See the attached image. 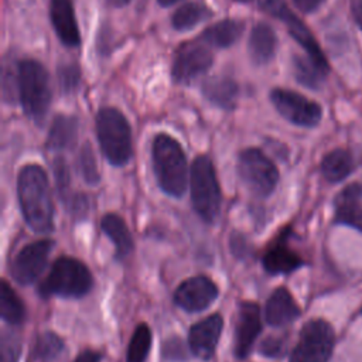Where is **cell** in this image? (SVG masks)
I'll list each match as a JSON object with an SVG mask.
<instances>
[{"instance_id": "1", "label": "cell", "mask_w": 362, "mask_h": 362, "mask_svg": "<svg viewBox=\"0 0 362 362\" xmlns=\"http://www.w3.org/2000/svg\"><path fill=\"white\" fill-rule=\"evenodd\" d=\"M17 197L27 225L37 233L54 229V205L44 168L38 164L24 165L17 177Z\"/></svg>"}, {"instance_id": "2", "label": "cell", "mask_w": 362, "mask_h": 362, "mask_svg": "<svg viewBox=\"0 0 362 362\" xmlns=\"http://www.w3.org/2000/svg\"><path fill=\"white\" fill-rule=\"evenodd\" d=\"M151 157L158 187L167 195L180 198L187 188V158L181 144L160 133L153 140Z\"/></svg>"}, {"instance_id": "3", "label": "cell", "mask_w": 362, "mask_h": 362, "mask_svg": "<svg viewBox=\"0 0 362 362\" xmlns=\"http://www.w3.org/2000/svg\"><path fill=\"white\" fill-rule=\"evenodd\" d=\"M18 99L25 115L41 124L51 105V86L47 69L35 59L18 61Z\"/></svg>"}, {"instance_id": "4", "label": "cell", "mask_w": 362, "mask_h": 362, "mask_svg": "<svg viewBox=\"0 0 362 362\" xmlns=\"http://www.w3.org/2000/svg\"><path fill=\"white\" fill-rule=\"evenodd\" d=\"M96 136L103 156L112 165L127 164L132 157V129L116 107H102L96 115Z\"/></svg>"}, {"instance_id": "5", "label": "cell", "mask_w": 362, "mask_h": 362, "mask_svg": "<svg viewBox=\"0 0 362 362\" xmlns=\"http://www.w3.org/2000/svg\"><path fill=\"white\" fill-rule=\"evenodd\" d=\"M92 274L78 259L62 256L57 259L40 286V294L45 297L58 296L64 298H79L89 293Z\"/></svg>"}, {"instance_id": "6", "label": "cell", "mask_w": 362, "mask_h": 362, "mask_svg": "<svg viewBox=\"0 0 362 362\" xmlns=\"http://www.w3.org/2000/svg\"><path fill=\"white\" fill-rule=\"evenodd\" d=\"M191 202L198 216L214 223L221 212V188L208 156H198L191 167Z\"/></svg>"}, {"instance_id": "7", "label": "cell", "mask_w": 362, "mask_h": 362, "mask_svg": "<svg viewBox=\"0 0 362 362\" xmlns=\"http://www.w3.org/2000/svg\"><path fill=\"white\" fill-rule=\"evenodd\" d=\"M238 174L243 184L262 198L269 197L279 181V170L274 163L262 150L255 147L239 153Z\"/></svg>"}, {"instance_id": "8", "label": "cell", "mask_w": 362, "mask_h": 362, "mask_svg": "<svg viewBox=\"0 0 362 362\" xmlns=\"http://www.w3.org/2000/svg\"><path fill=\"white\" fill-rule=\"evenodd\" d=\"M334 349V331L324 320H311L300 331L290 362H328Z\"/></svg>"}, {"instance_id": "9", "label": "cell", "mask_w": 362, "mask_h": 362, "mask_svg": "<svg viewBox=\"0 0 362 362\" xmlns=\"http://www.w3.org/2000/svg\"><path fill=\"white\" fill-rule=\"evenodd\" d=\"M270 100L276 110L293 124L313 127L321 120L322 110L320 105L297 92L277 88L270 92Z\"/></svg>"}, {"instance_id": "10", "label": "cell", "mask_w": 362, "mask_h": 362, "mask_svg": "<svg viewBox=\"0 0 362 362\" xmlns=\"http://www.w3.org/2000/svg\"><path fill=\"white\" fill-rule=\"evenodd\" d=\"M259 6L270 16L281 20L287 25L291 37L305 49L307 55L314 59L320 66L328 71V62L317 41L311 35L310 30L303 24V21L291 13L284 0H259Z\"/></svg>"}, {"instance_id": "11", "label": "cell", "mask_w": 362, "mask_h": 362, "mask_svg": "<svg viewBox=\"0 0 362 362\" xmlns=\"http://www.w3.org/2000/svg\"><path fill=\"white\" fill-rule=\"evenodd\" d=\"M52 247L54 242L49 239L37 240L24 246L10 264L13 279L23 286L34 283L44 272Z\"/></svg>"}, {"instance_id": "12", "label": "cell", "mask_w": 362, "mask_h": 362, "mask_svg": "<svg viewBox=\"0 0 362 362\" xmlns=\"http://www.w3.org/2000/svg\"><path fill=\"white\" fill-rule=\"evenodd\" d=\"M212 65V54L205 44L188 42L177 51L171 75L177 83H189Z\"/></svg>"}, {"instance_id": "13", "label": "cell", "mask_w": 362, "mask_h": 362, "mask_svg": "<svg viewBox=\"0 0 362 362\" xmlns=\"http://www.w3.org/2000/svg\"><path fill=\"white\" fill-rule=\"evenodd\" d=\"M218 286L208 276H194L184 280L174 293V301L188 313H199L208 308L218 297Z\"/></svg>"}, {"instance_id": "14", "label": "cell", "mask_w": 362, "mask_h": 362, "mask_svg": "<svg viewBox=\"0 0 362 362\" xmlns=\"http://www.w3.org/2000/svg\"><path fill=\"white\" fill-rule=\"evenodd\" d=\"M262 331L260 308L256 303L242 301L239 303L238 320L235 328V356L245 359Z\"/></svg>"}, {"instance_id": "15", "label": "cell", "mask_w": 362, "mask_h": 362, "mask_svg": "<svg viewBox=\"0 0 362 362\" xmlns=\"http://www.w3.org/2000/svg\"><path fill=\"white\" fill-rule=\"evenodd\" d=\"M222 327L223 320L221 314H211L195 322L188 334V345L192 354L204 361L211 359L215 354Z\"/></svg>"}, {"instance_id": "16", "label": "cell", "mask_w": 362, "mask_h": 362, "mask_svg": "<svg viewBox=\"0 0 362 362\" xmlns=\"http://www.w3.org/2000/svg\"><path fill=\"white\" fill-rule=\"evenodd\" d=\"M287 236V230L280 233L277 239L270 242L262 257L263 267L270 274H288L304 264L303 259L288 246Z\"/></svg>"}, {"instance_id": "17", "label": "cell", "mask_w": 362, "mask_h": 362, "mask_svg": "<svg viewBox=\"0 0 362 362\" xmlns=\"http://www.w3.org/2000/svg\"><path fill=\"white\" fill-rule=\"evenodd\" d=\"M49 17L61 42L71 48L78 47L81 42V33L78 28L72 0H51Z\"/></svg>"}, {"instance_id": "18", "label": "cell", "mask_w": 362, "mask_h": 362, "mask_svg": "<svg viewBox=\"0 0 362 362\" xmlns=\"http://www.w3.org/2000/svg\"><path fill=\"white\" fill-rule=\"evenodd\" d=\"M335 223L351 226L362 232V187L351 184L345 187L334 201Z\"/></svg>"}, {"instance_id": "19", "label": "cell", "mask_w": 362, "mask_h": 362, "mask_svg": "<svg viewBox=\"0 0 362 362\" xmlns=\"http://www.w3.org/2000/svg\"><path fill=\"white\" fill-rule=\"evenodd\" d=\"M301 311L286 287H277L266 301L264 317L272 327H284L300 317Z\"/></svg>"}, {"instance_id": "20", "label": "cell", "mask_w": 362, "mask_h": 362, "mask_svg": "<svg viewBox=\"0 0 362 362\" xmlns=\"http://www.w3.org/2000/svg\"><path fill=\"white\" fill-rule=\"evenodd\" d=\"M100 229L115 245L117 259H124L133 252V238L122 216L113 212L103 215L100 219Z\"/></svg>"}, {"instance_id": "21", "label": "cell", "mask_w": 362, "mask_h": 362, "mask_svg": "<svg viewBox=\"0 0 362 362\" xmlns=\"http://www.w3.org/2000/svg\"><path fill=\"white\" fill-rule=\"evenodd\" d=\"M202 93L215 106L230 110L236 106L239 88L238 83L228 76H212L204 82Z\"/></svg>"}, {"instance_id": "22", "label": "cell", "mask_w": 362, "mask_h": 362, "mask_svg": "<svg viewBox=\"0 0 362 362\" xmlns=\"http://www.w3.org/2000/svg\"><path fill=\"white\" fill-rule=\"evenodd\" d=\"M277 38L273 28L266 23L253 27L249 38V55L256 65L267 64L276 52Z\"/></svg>"}, {"instance_id": "23", "label": "cell", "mask_w": 362, "mask_h": 362, "mask_svg": "<svg viewBox=\"0 0 362 362\" xmlns=\"http://www.w3.org/2000/svg\"><path fill=\"white\" fill-rule=\"evenodd\" d=\"M78 136V120L74 116L58 115L54 117L48 137H47V147L49 150L61 151L71 148Z\"/></svg>"}, {"instance_id": "24", "label": "cell", "mask_w": 362, "mask_h": 362, "mask_svg": "<svg viewBox=\"0 0 362 362\" xmlns=\"http://www.w3.org/2000/svg\"><path fill=\"white\" fill-rule=\"evenodd\" d=\"M243 23L238 20H222L202 33V40L205 44L214 45L216 48H228L235 44L243 33Z\"/></svg>"}, {"instance_id": "25", "label": "cell", "mask_w": 362, "mask_h": 362, "mask_svg": "<svg viewBox=\"0 0 362 362\" xmlns=\"http://www.w3.org/2000/svg\"><path fill=\"white\" fill-rule=\"evenodd\" d=\"M354 170V158L349 151L335 148L329 151L321 161L322 175L331 182H339Z\"/></svg>"}, {"instance_id": "26", "label": "cell", "mask_w": 362, "mask_h": 362, "mask_svg": "<svg viewBox=\"0 0 362 362\" xmlns=\"http://www.w3.org/2000/svg\"><path fill=\"white\" fill-rule=\"evenodd\" d=\"M66 346L54 332H42L37 337L34 345V359L38 362H64Z\"/></svg>"}, {"instance_id": "27", "label": "cell", "mask_w": 362, "mask_h": 362, "mask_svg": "<svg viewBox=\"0 0 362 362\" xmlns=\"http://www.w3.org/2000/svg\"><path fill=\"white\" fill-rule=\"evenodd\" d=\"M293 66H294V75L296 79L310 89H318L321 83L324 82L325 74L328 72L322 66H320L314 59H311L308 55H294L293 58Z\"/></svg>"}, {"instance_id": "28", "label": "cell", "mask_w": 362, "mask_h": 362, "mask_svg": "<svg viewBox=\"0 0 362 362\" xmlns=\"http://www.w3.org/2000/svg\"><path fill=\"white\" fill-rule=\"evenodd\" d=\"M0 314L3 321H6L10 325H18L25 318V308L21 298L6 280H1Z\"/></svg>"}, {"instance_id": "29", "label": "cell", "mask_w": 362, "mask_h": 362, "mask_svg": "<svg viewBox=\"0 0 362 362\" xmlns=\"http://www.w3.org/2000/svg\"><path fill=\"white\" fill-rule=\"evenodd\" d=\"M211 11L198 3H188L175 10L171 17V24L178 31H187L198 25L201 21L208 18Z\"/></svg>"}, {"instance_id": "30", "label": "cell", "mask_w": 362, "mask_h": 362, "mask_svg": "<svg viewBox=\"0 0 362 362\" xmlns=\"http://www.w3.org/2000/svg\"><path fill=\"white\" fill-rule=\"evenodd\" d=\"M151 348V331L146 324H139L132 335L126 352V362H146Z\"/></svg>"}, {"instance_id": "31", "label": "cell", "mask_w": 362, "mask_h": 362, "mask_svg": "<svg viewBox=\"0 0 362 362\" xmlns=\"http://www.w3.org/2000/svg\"><path fill=\"white\" fill-rule=\"evenodd\" d=\"M78 171L83 181L89 185H96L100 181V174L98 170L96 158L89 143H85L78 154Z\"/></svg>"}, {"instance_id": "32", "label": "cell", "mask_w": 362, "mask_h": 362, "mask_svg": "<svg viewBox=\"0 0 362 362\" xmlns=\"http://www.w3.org/2000/svg\"><path fill=\"white\" fill-rule=\"evenodd\" d=\"M81 82V71L75 64H64L58 68V85L62 93H74Z\"/></svg>"}, {"instance_id": "33", "label": "cell", "mask_w": 362, "mask_h": 362, "mask_svg": "<svg viewBox=\"0 0 362 362\" xmlns=\"http://www.w3.org/2000/svg\"><path fill=\"white\" fill-rule=\"evenodd\" d=\"M21 341L17 332L3 331L1 334V362H18Z\"/></svg>"}, {"instance_id": "34", "label": "cell", "mask_w": 362, "mask_h": 362, "mask_svg": "<svg viewBox=\"0 0 362 362\" xmlns=\"http://www.w3.org/2000/svg\"><path fill=\"white\" fill-rule=\"evenodd\" d=\"M52 171H54V178L57 184V189L59 197L65 201L68 199V189H69V170L66 165V161L64 157H55L52 163Z\"/></svg>"}, {"instance_id": "35", "label": "cell", "mask_w": 362, "mask_h": 362, "mask_svg": "<svg viewBox=\"0 0 362 362\" xmlns=\"http://www.w3.org/2000/svg\"><path fill=\"white\" fill-rule=\"evenodd\" d=\"M259 351L267 358H279L286 351V341L283 338L269 337L260 344Z\"/></svg>"}, {"instance_id": "36", "label": "cell", "mask_w": 362, "mask_h": 362, "mask_svg": "<svg viewBox=\"0 0 362 362\" xmlns=\"http://www.w3.org/2000/svg\"><path fill=\"white\" fill-rule=\"evenodd\" d=\"M163 354L167 359H171V361H184L187 358L184 344L180 338L167 339L163 345Z\"/></svg>"}, {"instance_id": "37", "label": "cell", "mask_w": 362, "mask_h": 362, "mask_svg": "<svg viewBox=\"0 0 362 362\" xmlns=\"http://www.w3.org/2000/svg\"><path fill=\"white\" fill-rule=\"evenodd\" d=\"M294 3L298 10L304 13H313L321 6L322 0H294Z\"/></svg>"}, {"instance_id": "38", "label": "cell", "mask_w": 362, "mask_h": 362, "mask_svg": "<svg viewBox=\"0 0 362 362\" xmlns=\"http://www.w3.org/2000/svg\"><path fill=\"white\" fill-rule=\"evenodd\" d=\"M74 362H100V355L92 349H85L76 356Z\"/></svg>"}, {"instance_id": "39", "label": "cell", "mask_w": 362, "mask_h": 362, "mask_svg": "<svg viewBox=\"0 0 362 362\" xmlns=\"http://www.w3.org/2000/svg\"><path fill=\"white\" fill-rule=\"evenodd\" d=\"M351 8L358 25L362 30V0H351Z\"/></svg>"}, {"instance_id": "40", "label": "cell", "mask_w": 362, "mask_h": 362, "mask_svg": "<svg viewBox=\"0 0 362 362\" xmlns=\"http://www.w3.org/2000/svg\"><path fill=\"white\" fill-rule=\"evenodd\" d=\"M161 6H164V7H167V6H171V4H174V3H177V1H180V0H157Z\"/></svg>"}, {"instance_id": "41", "label": "cell", "mask_w": 362, "mask_h": 362, "mask_svg": "<svg viewBox=\"0 0 362 362\" xmlns=\"http://www.w3.org/2000/svg\"><path fill=\"white\" fill-rule=\"evenodd\" d=\"M113 4H116V6H122V4H124V3H127L129 0H110Z\"/></svg>"}, {"instance_id": "42", "label": "cell", "mask_w": 362, "mask_h": 362, "mask_svg": "<svg viewBox=\"0 0 362 362\" xmlns=\"http://www.w3.org/2000/svg\"><path fill=\"white\" fill-rule=\"evenodd\" d=\"M236 1H242V3H249V1H252V0H236Z\"/></svg>"}, {"instance_id": "43", "label": "cell", "mask_w": 362, "mask_h": 362, "mask_svg": "<svg viewBox=\"0 0 362 362\" xmlns=\"http://www.w3.org/2000/svg\"><path fill=\"white\" fill-rule=\"evenodd\" d=\"M361 313H362V311H361Z\"/></svg>"}]
</instances>
